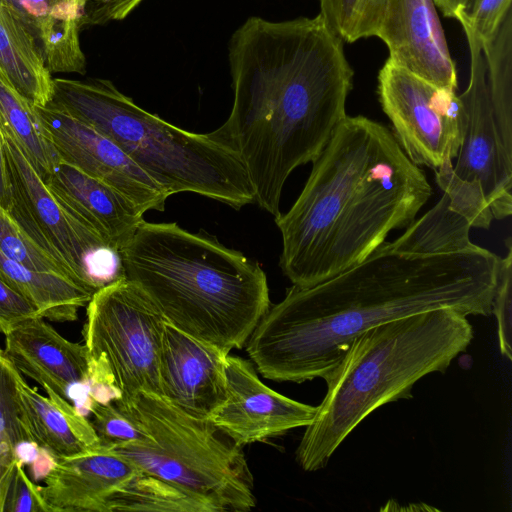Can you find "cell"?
<instances>
[{"instance_id":"18","label":"cell","mask_w":512,"mask_h":512,"mask_svg":"<svg viewBox=\"0 0 512 512\" xmlns=\"http://www.w3.org/2000/svg\"><path fill=\"white\" fill-rule=\"evenodd\" d=\"M43 179L64 207L120 251L144 220L125 195L61 158Z\"/></svg>"},{"instance_id":"30","label":"cell","mask_w":512,"mask_h":512,"mask_svg":"<svg viewBox=\"0 0 512 512\" xmlns=\"http://www.w3.org/2000/svg\"><path fill=\"white\" fill-rule=\"evenodd\" d=\"M436 183L447 195L450 207L464 216L474 228L488 229L493 215L481 185L476 181L459 178L451 160L435 170Z\"/></svg>"},{"instance_id":"36","label":"cell","mask_w":512,"mask_h":512,"mask_svg":"<svg viewBox=\"0 0 512 512\" xmlns=\"http://www.w3.org/2000/svg\"><path fill=\"white\" fill-rule=\"evenodd\" d=\"M0 204L8 211L12 206L11 192L8 182L6 161L3 149L2 135L0 131Z\"/></svg>"},{"instance_id":"16","label":"cell","mask_w":512,"mask_h":512,"mask_svg":"<svg viewBox=\"0 0 512 512\" xmlns=\"http://www.w3.org/2000/svg\"><path fill=\"white\" fill-rule=\"evenodd\" d=\"M229 353L166 322L160 361V395L187 412L209 419L226 397Z\"/></svg>"},{"instance_id":"24","label":"cell","mask_w":512,"mask_h":512,"mask_svg":"<svg viewBox=\"0 0 512 512\" xmlns=\"http://www.w3.org/2000/svg\"><path fill=\"white\" fill-rule=\"evenodd\" d=\"M0 127L7 131L45 178L60 159L36 106L19 94L0 72Z\"/></svg>"},{"instance_id":"25","label":"cell","mask_w":512,"mask_h":512,"mask_svg":"<svg viewBox=\"0 0 512 512\" xmlns=\"http://www.w3.org/2000/svg\"><path fill=\"white\" fill-rule=\"evenodd\" d=\"M470 222L449 205L443 193L427 213L414 220L405 232L387 246L400 252L437 253L469 249L476 244L469 238Z\"/></svg>"},{"instance_id":"31","label":"cell","mask_w":512,"mask_h":512,"mask_svg":"<svg viewBox=\"0 0 512 512\" xmlns=\"http://www.w3.org/2000/svg\"><path fill=\"white\" fill-rule=\"evenodd\" d=\"M91 421L103 445L147 442L149 435L117 405L94 402L89 409Z\"/></svg>"},{"instance_id":"33","label":"cell","mask_w":512,"mask_h":512,"mask_svg":"<svg viewBox=\"0 0 512 512\" xmlns=\"http://www.w3.org/2000/svg\"><path fill=\"white\" fill-rule=\"evenodd\" d=\"M23 466L17 465L14 471L2 512H51L41 495L40 486L30 480Z\"/></svg>"},{"instance_id":"17","label":"cell","mask_w":512,"mask_h":512,"mask_svg":"<svg viewBox=\"0 0 512 512\" xmlns=\"http://www.w3.org/2000/svg\"><path fill=\"white\" fill-rule=\"evenodd\" d=\"M136 472L133 464L101 444L54 459L40 491L51 512H104L107 498Z\"/></svg>"},{"instance_id":"20","label":"cell","mask_w":512,"mask_h":512,"mask_svg":"<svg viewBox=\"0 0 512 512\" xmlns=\"http://www.w3.org/2000/svg\"><path fill=\"white\" fill-rule=\"evenodd\" d=\"M34 35L52 72H86L80 45L81 21L87 0H9Z\"/></svg>"},{"instance_id":"12","label":"cell","mask_w":512,"mask_h":512,"mask_svg":"<svg viewBox=\"0 0 512 512\" xmlns=\"http://www.w3.org/2000/svg\"><path fill=\"white\" fill-rule=\"evenodd\" d=\"M4 353L47 394L71 402L84 415L108 387L106 372L86 345L69 341L42 317L28 319L5 334Z\"/></svg>"},{"instance_id":"2","label":"cell","mask_w":512,"mask_h":512,"mask_svg":"<svg viewBox=\"0 0 512 512\" xmlns=\"http://www.w3.org/2000/svg\"><path fill=\"white\" fill-rule=\"evenodd\" d=\"M344 42L318 14L249 17L231 36V112L210 136L234 151L255 203L274 218L289 175L313 162L347 116L354 71Z\"/></svg>"},{"instance_id":"26","label":"cell","mask_w":512,"mask_h":512,"mask_svg":"<svg viewBox=\"0 0 512 512\" xmlns=\"http://www.w3.org/2000/svg\"><path fill=\"white\" fill-rule=\"evenodd\" d=\"M115 511L217 512L205 500L138 470L107 498L104 512Z\"/></svg>"},{"instance_id":"9","label":"cell","mask_w":512,"mask_h":512,"mask_svg":"<svg viewBox=\"0 0 512 512\" xmlns=\"http://www.w3.org/2000/svg\"><path fill=\"white\" fill-rule=\"evenodd\" d=\"M165 325L148 297L126 278L98 289L86 305L84 344L94 360L109 368L121 392L120 401L140 392L160 395Z\"/></svg>"},{"instance_id":"3","label":"cell","mask_w":512,"mask_h":512,"mask_svg":"<svg viewBox=\"0 0 512 512\" xmlns=\"http://www.w3.org/2000/svg\"><path fill=\"white\" fill-rule=\"evenodd\" d=\"M298 198L275 218L280 267L297 287H310L356 265L408 227L432 189L392 131L364 116H346Z\"/></svg>"},{"instance_id":"5","label":"cell","mask_w":512,"mask_h":512,"mask_svg":"<svg viewBox=\"0 0 512 512\" xmlns=\"http://www.w3.org/2000/svg\"><path fill=\"white\" fill-rule=\"evenodd\" d=\"M468 316L451 308L412 314L356 337L324 378L327 390L296 449L306 472L323 469L347 436L374 410L411 399L414 384L445 372L474 337Z\"/></svg>"},{"instance_id":"4","label":"cell","mask_w":512,"mask_h":512,"mask_svg":"<svg viewBox=\"0 0 512 512\" xmlns=\"http://www.w3.org/2000/svg\"><path fill=\"white\" fill-rule=\"evenodd\" d=\"M121 256L126 279L168 324L227 353L245 346L271 306L259 264L206 232L143 220Z\"/></svg>"},{"instance_id":"28","label":"cell","mask_w":512,"mask_h":512,"mask_svg":"<svg viewBox=\"0 0 512 512\" xmlns=\"http://www.w3.org/2000/svg\"><path fill=\"white\" fill-rule=\"evenodd\" d=\"M432 1L444 17L455 19L461 24L467 40L475 41L480 47L495 34L512 11V0Z\"/></svg>"},{"instance_id":"13","label":"cell","mask_w":512,"mask_h":512,"mask_svg":"<svg viewBox=\"0 0 512 512\" xmlns=\"http://www.w3.org/2000/svg\"><path fill=\"white\" fill-rule=\"evenodd\" d=\"M36 108L61 159L113 187L144 213L165 209L168 194L111 139L51 104Z\"/></svg>"},{"instance_id":"22","label":"cell","mask_w":512,"mask_h":512,"mask_svg":"<svg viewBox=\"0 0 512 512\" xmlns=\"http://www.w3.org/2000/svg\"><path fill=\"white\" fill-rule=\"evenodd\" d=\"M0 279L33 303L42 318L55 322L75 321L94 294L70 278L32 270L1 250Z\"/></svg>"},{"instance_id":"34","label":"cell","mask_w":512,"mask_h":512,"mask_svg":"<svg viewBox=\"0 0 512 512\" xmlns=\"http://www.w3.org/2000/svg\"><path fill=\"white\" fill-rule=\"evenodd\" d=\"M41 317L35 305L0 279V332L7 334L18 324Z\"/></svg>"},{"instance_id":"11","label":"cell","mask_w":512,"mask_h":512,"mask_svg":"<svg viewBox=\"0 0 512 512\" xmlns=\"http://www.w3.org/2000/svg\"><path fill=\"white\" fill-rule=\"evenodd\" d=\"M470 78L458 95L463 109V136L454 173L478 182L493 218L502 220L512 212V122L496 111L488 89L481 47L467 40Z\"/></svg>"},{"instance_id":"27","label":"cell","mask_w":512,"mask_h":512,"mask_svg":"<svg viewBox=\"0 0 512 512\" xmlns=\"http://www.w3.org/2000/svg\"><path fill=\"white\" fill-rule=\"evenodd\" d=\"M386 0H319V15L344 43L375 37Z\"/></svg>"},{"instance_id":"32","label":"cell","mask_w":512,"mask_h":512,"mask_svg":"<svg viewBox=\"0 0 512 512\" xmlns=\"http://www.w3.org/2000/svg\"><path fill=\"white\" fill-rule=\"evenodd\" d=\"M507 253L500 258L496 289L492 301V311L496 317L498 343L501 354L508 360L512 358V243L506 241Z\"/></svg>"},{"instance_id":"19","label":"cell","mask_w":512,"mask_h":512,"mask_svg":"<svg viewBox=\"0 0 512 512\" xmlns=\"http://www.w3.org/2000/svg\"><path fill=\"white\" fill-rule=\"evenodd\" d=\"M17 387L29 435L50 457H73L101 445L91 421L71 402L57 395L40 394L22 376Z\"/></svg>"},{"instance_id":"15","label":"cell","mask_w":512,"mask_h":512,"mask_svg":"<svg viewBox=\"0 0 512 512\" xmlns=\"http://www.w3.org/2000/svg\"><path fill=\"white\" fill-rule=\"evenodd\" d=\"M375 37L394 64L436 87L457 90L455 63L432 0H386Z\"/></svg>"},{"instance_id":"6","label":"cell","mask_w":512,"mask_h":512,"mask_svg":"<svg viewBox=\"0 0 512 512\" xmlns=\"http://www.w3.org/2000/svg\"><path fill=\"white\" fill-rule=\"evenodd\" d=\"M51 104L111 139L168 196L192 192L234 209L255 203L238 155L138 106L109 80L54 79Z\"/></svg>"},{"instance_id":"23","label":"cell","mask_w":512,"mask_h":512,"mask_svg":"<svg viewBox=\"0 0 512 512\" xmlns=\"http://www.w3.org/2000/svg\"><path fill=\"white\" fill-rule=\"evenodd\" d=\"M20 376L0 349V512L17 465L25 464L24 448L37 447L24 421L17 387Z\"/></svg>"},{"instance_id":"29","label":"cell","mask_w":512,"mask_h":512,"mask_svg":"<svg viewBox=\"0 0 512 512\" xmlns=\"http://www.w3.org/2000/svg\"><path fill=\"white\" fill-rule=\"evenodd\" d=\"M0 250L32 270L61 275L85 286L64 263L41 248L1 204Z\"/></svg>"},{"instance_id":"14","label":"cell","mask_w":512,"mask_h":512,"mask_svg":"<svg viewBox=\"0 0 512 512\" xmlns=\"http://www.w3.org/2000/svg\"><path fill=\"white\" fill-rule=\"evenodd\" d=\"M226 397L210 415V422L243 447L308 426L317 406L288 398L265 385L252 364L227 355Z\"/></svg>"},{"instance_id":"10","label":"cell","mask_w":512,"mask_h":512,"mask_svg":"<svg viewBox=\"0 0 512 512\" xmlns=\"http://www.w3.org/2000/svg\"><path fill=\"white\" fill-rule=\"evenodd\" d=\"M377 95L414 164L436 170L457 157L464 116L456 91L436 87L387 59L377 76Z\"/></svg>"},{"instance_id":"7","label":"cell","mask_w":512,"mask_h":512,"mask_svg":"<svg viewBox=\"0 0 512 512\" xmlns=\"http://www.w3.org/2000/svg\"><path fill=\"white\" fill-rule=\"evenodd\" d=\"M114 403L150 440L105 446L138 471L205 500L217 512L255 507L253 476L242 447L221 437L209 419L194 417L154 393L140 392Z\"/></svg>"},{"instance_id":"21","label":"cell","mask_w":512,"mask_h":512,"mask_svg":"<svg viewBox=\"0 0 512 512\" xmlns=\"http://www.w3.org/2000/svg\"><path fill=\"white\" fill-rule=\"evenodd\" d=\"M0 72L34 106L52 100L54 78L34 35L9 0H0Z\"/></svg>"},{"instance_id":"1","label":"cell","mask_w":512,"mask_h":512,"mask_svg":"<svg viewBox=\"0 0 512 512\" xmlns=\"http://www.w3.org/2000/svg\"><path fill=\"white\" fill-rule=\"evenodd\" d=\"M500 257L469 249L411 253L386 241L356 265L310 287L292 285L252 331L246 351L266 379H324L352 341L379 324L440 308L488 316Z\"/></svg>"},{"instance_id":"8","label":"cell","mask_w":512,"mask_h":512,"mask_svg":"<svg viewBox=\"0 0 512 512\" xmlns=\"http://www.w3.org/2000/svg\"><path fill=\"white\" fill-rule=\"evenodd\" d=\"M0 131L12 198L9 212L29 236L93 292L126 278L121 251L64 207L13 137Z\"/></svg>"},{"instance_id":"35","label":"cell","mask_w":512,"mask_h":512,"mask_svg":"<svg viewBox=\"0 0 512 512\" xmlns=\"http://www.w3.org/2000/svg\"><path fill=\"white\" fill-rule=\"evenodd\" d=\"M143 0H87L81 30L125 19Z\"/></svg>"}]
</instances>
